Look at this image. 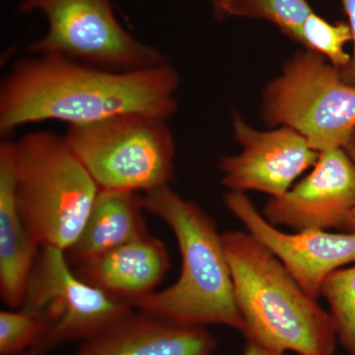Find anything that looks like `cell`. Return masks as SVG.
Returning a JSON list of instances; mask_svg holds the SVG:
<instances>
[{
	"label": "cell",
	"instance_id": "obj_22",
	"mask_svg": "<svg viewBox=\"0 0 355 355\" xmlns=\"http://www.w3.org/2000/svg\"><path fill=\"white\" fill-rule=\"evenodd\" d=\"M241 355H291L288 352H277L273 350L265 349L261 345L253 343H248ZM295 355V354H294Z\"/></svg>",
	"mask_w": 355,
	"mask_h": 355
},
{
	"label": "cell",
	"instance_id": "obj_13",
	"mask_svg": "<svg viewBox=\"0 0 355 355\" xmlns=\"http://www.w3.org/2000/svg\"><path fill=\"white\" fill-rule=\"evenodd\" d=\"M84 282L132 306L156 291L170 268L164 243L147 235L72 266Z\"/></svg>",
	"mask_w": 355,
	"mask_h": 355
},
{
	"label": "cell",
	"instance_id": "obj_8",
	"mask_svg": "<svg viewBox=\"0 0 355 355\" xmlns=\"http://www.w3.org/2000/svg\"><path fill=\"white\" fill-rule=\"evenodd\" d=\"M21 309L43 322V336L32 350L44 355L65 343L94 338L135 308L81 279L62 250L42 247Z\"/></svg>",
	"mask_w": 355,
	"mask_h": 355
},
{
	"label": "cell",
	"instance_id": "obj_16",
	"mask_svg": "<svg viewBox=\"0 0 355 355\" xmlns=\"http://www.w3.org/2000/svg\"><path fill=\"white\" fill-rule=\"evenodd\" d=\"M321 296L330 306L338 342L355 355V266L329 275L322 284Z\"/></svg>",
	"mask_w": 355,
	"mask_h": 355
},
{
	"label": "cell",
	"instance_id": "obj_21",
	"mask_svg": "<svg viewBox=\"0 0 355 355\" xmlns=\"http://www.w3.org/2000/svg\"><path fill=\"white\" fill-rule=\"evenodd\" d=\"M343 149H345V153L349 156V158L352 159V162L355 165V130L352 133V137H350L347 146ZM340 230L345 233L355 234V207L349 214V216H347V218L345 219V221L343 222Z\"/></svg>",
	"mask_w": 355,
	"mask_h": 355
},
{
	"label": "cell",
	"instance_id": "obj_5",
	"mask_svg": "<svg viewBox=\"0 0 355 355\" xmlns=\"http://www.w3.org/2000/svg\"><path fill=\"white\" fill-rule=\"evenodd\" d=\"M64 137L100 190L147 193L170 186L176 148L162 119L120 114L69 125Z\"/></svg>",
	"mask_w": 355,
	"mask_h": 355
},
{
	"label": "cell",
	"instance_id": "obj_11",
	"mask_svg": "<svg viewBox=\"0 0 355 355\" xmlns=\"http://www.w3.org/2000/svg\"><path fill=\"white\" fill-rule=\"evenodd\" d=\"M355 207V165L345 149L319 153L313 170L279 198H270L263 216L272 225L297 231L340 229Z\"/></svg>",
	"mask_w": 355,
	"mask_h": 355
},
{
	"label": "cell",
	"instance_id": "obj_1",
	"mask_svg": "<svg viewBox=\"0 0 355 355\" xmlns=\"http://www.w3.org/2000/svg\"><path fill=\"white\" fill-rule=\"evenodd\" d=\"M180 76L170 64L114 71L57 55L14 62L0 85V133L28 123L86 125L125 114L167 121L176 113Z\"/></svg>",
	"mask_w": 355,
	"mask_h": 355
},
{
	"label": "cell",
	"instance_id": "obj_23",
	"mask_svg": "<svg viewBox=\"0 0 355 355\" xmlns=\"http://www.w3.org/2000/svg\"><path fill=\"white\" fill-rule=\"evenodd\" d=\"M217 19L227 18L229 7L232 0H209Z\"/></svg>",
	"mask_w": 355,
	"mask_h": 355
},
{
	"label": "cell",
	"instance_id": "obj_14",
	"mask_svg": "<svg viewBox=\"0 0 355 355\" xmlns=\"http://www.w3.org/2000/svg\"><path fill=\"white\" fill-rule=\"evenodd\" d=\"M41 248L18 207L12 141L4 139L0 142V296L7 307L22 306Z\"/></svg>",
	"mask_w": 355,
	"mask_h": 355
},
{
	"label": "cell",
	"instance_id": "obj_19",
	"mask_svg": "<svg viewBox=\"0 0 355 355\" xmlns=\"http://www.w3.org/2000/svg\"><path fill=\"white\" fill-rule=\"evenodd\" d=\"M44 331L43 322L27 311L0 312V354L15 355L33 349Z\"/></svg>",
	"mask_w": 355,
	"mask_h": 355
},
{
	"label": "cell",
	"instance_id": "obj_10",
	"mask_svg": "<svg viewBox=\"0 0 355 355\" xmlns=\"http://www.w3.org/2000/svg\"><path fill=\"white\" fill-rule=\"evenodd\" d=\"M224 202L248 233L275 254L301 288L316 300L327 277L355 261V234L320 229L282 232L266 220L244 193L229 191Z\"/></svg>",
	"mask_w": 355,
	"mask_h": 355
},
{
	"label": "cell",
	"instance_id": "obj_24",
	"mask_svg": "<svg viewBox=\"0 0 355 355\" xmlns=\"http://www.w3.org/2000/svg\"><path fill=\"white\" fill-rule=\"evenodd\" d=\"M15 355H41V354H37V352H34V350L30 349V350H27V352H22V354H15Z\"/></svg>",
	"mask_w": 355,
	"mask_h": 355
},
{
	"label": "cell",
	"instance_id": "obj_6",
	"mask_svg": "<svg viewBox=\"0 0 355 355\" xmlns=\"http://www.w3.org/2000/svg\"><path fill=\"white\" fill-rule=\"evenodd\" d=\"M270 127L292 128L317 153L343 149L355 130V86L319 53L298 51L261 96Z\"/></svg>",
	"mask_w": 355,
	"mask_h": 355
},
{
	"label": "cell",
	"instance_id": "obj_3",
	"mask_svg": "<svg viewBox=\"0 0 355 355\" xmlns=\"http://www.w3.org/2000/svg\"><path fill=\"white\" fill-rule=\"evenodd\" d=\"M144 205L174 233L182 270L174 284L137 301L133 308L175 323L220 324L242 331L222 234L214 219L170 186L147 191Z\"/></svg>",
	"mask_w": 355,
	"mask_h": 355
},
{
	"label": "cell",
	"instance_id": "obj_9",
	"mask_svg": "<svg viewBox=\"0 0 355 355\" xmlns=\"http://www.w3.org/2000/svg\"><path fill=\"white\" fill-rule=\"evenodd\" d=\"M232 128L242 151L224 156L218 163L221 184L230 191H254L282 197L319 157V153L292 128L256 130L237 113L232 116Z\"/></svg>",
	"mask_w": 355,
	"mask_h": 355
},
{
	"label": "cell",
	"instance_id": "obj_15",
	"mask_svg": "<svg viewBox=\"0 0 355 355\" xmlns=\"http://www.w3.org/2000/svg\"><path fill=\"white\" fill-rule=\"evenodd\" d=\"M144 197L137 191L100 190L80 235L65 252L76 266L147 233Z\"/></svg>",
	"mask_w": 355,
	"mask_h": 355
},
{
	"label": "cell",
	"instance_id": "obj_12",
	"mask_svg": "<svg viewBox=\"0 0 355 355\" xmlns=\"http://www.w3.org/2000/svg\"><path fill=\"white\" fill-rule=\"evenodd\" d=\"M216 338L207 327L189 326L135 309L76 355H214Z\"/></svg>",
	"mask_w": 355,
	"mask_h": 355
},
{
	"label": "cell",
	"instance_id": "obj_4",
	"mask_svg": "<svg viewBox=\"0 0 355 355\" xmlns=\"http://www.w3.org/2000/svg\"><path fill=\"white\" fill-rule=\"evenodd\" d=\"M16 200L41 247L67 252L80 235L100 189L64 135L33 132L12 141Z\"/></svg>",
	"mask_w": 355,
	"mask_h": 355
},
{
	"label": "cell",
	"instance_id": "obj_20",
	"mask_svg": "<svg viewBox=\"0 0 355 355\" xmlns=\"http://www.w3.org/2000/svg\"><path fill=\"white\" fill-rule=\"evenodd\" d=\"M340 2L352 31V43L354 44V50H352L349 64L345 69H340V73L345 83L355 86V0H340Z\"/></svg>",
	"mask_w": 355,
	"mask_h": 355
},
{
	"label": "cell",
	"instance_id": "obj_7",
	"mask_svg": "<svg viewBox=\"0 0 355 355\" xmlns=\"http://www.w3.org/2000/svg\"><path fill=\"white\" fill-rule=\"evenodd\" d=\"M20 13L38 12L48 30L27 46L34 55H57L100 69L135 71L169 64L116 19L111 0H21Z\"/></svg>",
	"mask_w": 355,
	"mask_h": 355
},
{
	"label": "cell",
	"instance_id": "obj_18",
	"mask_svg": "<svg viewBox=\"0 0 355 355\" xmlns=\"http://www.w3.org/2000/svg\"><path fill=\"white\" fill-rule=\"evenodd\" d=\"M352 42L349 23H331L313 12L301 28L298 43L306 50L323 55L338 70L345 69L352 60L345 44Z\"/></svg>",
	"mask_w": 355,
	"mask_h": 355
},
{
	"label": "cell",
	"instance_id": "obj_2",
	"mask_svg": "<svg viewBox=\"0 0 355 355\" xmlns=\"http://www.w3.org/2000/svg\"><path fill=\"white\" fill-rule=\"evenodd\" d=\"M242 334L248 343L295 355H335L330 312L311 297L279 259L250 233H222Z\"/></svg>",
	"mask_w": 355,
	"mask_h": 355
},
{
	"label": "cell",
	"instance_id": "obj_17",
	"mask_svg": "<svg viewBox=\"0 0 355 355\" xmlns=\"http://www.w3.org/2000/svg\"><path fill=\"white\" fill-rule=\"evenodd\" d=\"M313 12L307 0H232L227 17L268 21L298 43L301 28Z\"/></svg>",
	"mask_w": 355,
	"mask_h": 355
}]
</instances>
